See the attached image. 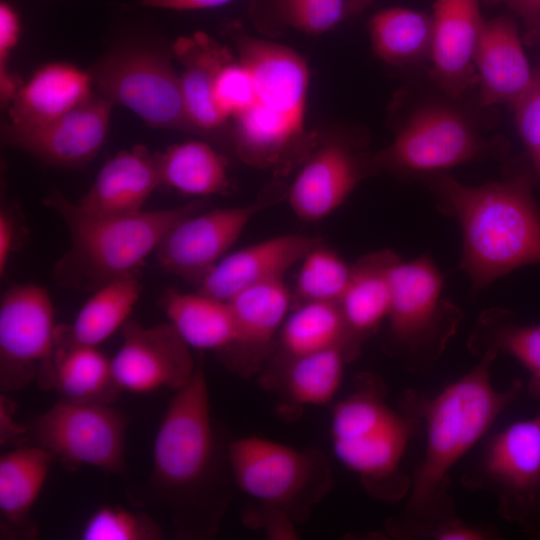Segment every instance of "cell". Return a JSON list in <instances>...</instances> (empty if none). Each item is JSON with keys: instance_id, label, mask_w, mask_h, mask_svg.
Masks as SVG:
<instances>
[{"instance_id": "6da1fadb", "label": "cell", "mask_w": 540, "mask_h": 540, "mask_svg": "<svg viewBox=\"0 0 540 540\" xmlns=\"http://www.w3.org/2000/svg\"><path fill=\"white\" fill-rule=\"evenodd\" d=\"M228 439L212 416L201 365L176 390L154 439L152 469L134 496L165 515L183 539L214 536L233 497Z\"/></svg>"}, {"instance_id": "7a4b0ae2", "label": "cell", "mask_w": 540, "mask_h": 540, "mask_svg": "<svg viewBox=\"0 0 540 540\" xmlns=\"http://www.w3.org/2000/svg\"><path fill=\"white\" fill-rule=\"evenodd\" d=\"M497 356L485 352L477 365L432 397L406 395L403 407L423 422L426 442L406 505L387 527L394 535L428 536L455 517L448 495L450 471L486 435L522 387L520 381L504 390L494 386L491 366Z\"/></svg>"}, {"instance_id": "3957f363", "label": "cell", "mask_w": 540, "mask_h": 540, "mask_svg": "<svg viewBox=\"0 0 540 540\" xmlns=\"http://www.w3.org/2000/svg\"><path fill=\"white\" fill-rule=\"evenodd\" d=\"M226 31L254 86L250 105L232 119L234 150L246 165L285 176L301 165L318 138L305 124L307 62L292 48L252 36L237 22Z\"/></svg>"}, {"instance_id": "277c9868", "label": "cell", "mask_w": 540, "mask_h": 540, "mask_svg": "<svg viewBox=\"0 0 540 540\" xmlns=\"http://www.w3.org/2000/svg\"><path fill=\"white\" fill-rule=\"evenodd\" d=\"M441 213L456 218L462 232L459 268L480 291L528 264H540V208L528 174L480 186L445 174L427 177Z\"/></svg>"}, {"instance_id": "5b68a950", "label": "cell", "mask_w": 540, "mask_h": 540, "mask_svg": "<svg viewBox=\"0 0 540 540\" xmlns=\"http://www.w3.org/2000/svg\"><path fill=\"white\" fill-rule=\"evenodd\" d=\"M44 204L61 218L70 236L69 249L53 267L54 280L61 287L94 291L112 280L136 275L169 229L206 209L207 200L196 198L172 208L98 216L81 211L54 190Z\"/></svg>"}, {"instance_id": "8992f818", "label": "cell", "mask_w": 540, "mask_h": 540, "mask_svg": "<svg viewBox=\"0 0 540 540\" xmlns=\"http://www.w3.org/2000/svg\"><path fill=\"white\" fill-rule=\"evenodd\" d=\"M420 420L384 400L381 388L364 386L339 401L330 419L332 450L337 460L358 475L374 497L394 501L410 488L401 469L409 441Z\"/></svg>"}, {"instance_id": "52a82bcc", "label": "cell", "mask_w": 540, "mask_h": 540, "mask_svg": "<svg viewBox=\"0 0 540 540\" xmlns=\"http://www.w3.org/2000/svg\"><path fill=\"white\" fill-rule=\"evenodd\" d=\"M443 281L428 254L399 259L392 269L388 345L410 371H429L462 320L460 308L443 295Z\"/></svg>"}, {"instance_id": "ba28073f", "label": "cell", "mask_w": 540, "mask_h": 540, "mask_svg": "<svg viewBox=\"0 0 540 540\" xmlns=\"http://www.w3.org/2000/svg\"><path fill=\"white\" fill-rule=\"evenodd\" d=\"M228 458L236 489L286 511L296 523L306 520L333 486L330 463L315 448L251 435L231 440Z\"/></svg>"}, {"instance_id": "9c48e42d", "label": "cell", "mask_w": 540, "mask_h": 540, "mask_svg": "<svg viewBox=\"0 0 540 540\" xmlns=\"http://www.w3.org/2000/svg\"><path fill=\"white\" fill-rule=\"evenodd\" d=\"M90 72L102 96L146 125L197 135L186 114L180 76L163 52L144 46L121 48Z\"/></svg>"}, {"instance_id": "30bf717a", "label": "cell", "mask_w": 540, "mask_h": 540, "mask_svg": "<svg viewBox=\"0 0 540 540\" xmlns=\"http://www.w3.org/2000/svg\"><path fill=\"white\" fill-rule=\"evenodd\" d=\"M128 422L110 405L61 400L28 428L37 446L66 469L87 466L106 474H123Z\"/></svg>"}, {"instance_id": "8fae6325", "label": "cell", "mask_w": 540, "mask_h": 540, "mask_svg": "<svg viewBox=\"0 0 540 540\" xmlns=\"http://www.w3.org/2000/svg\"><path fill=\"white\" fill-rule=\"evenodd\" d=\"M494 150L465 116L431 105L414 113L390 145L370 153V162L375 172L430 174L487 157Z\"/></svg>"}, {"instance_id": "7c38bea8", "label": "cell", "mask_w": 540, "mask_h": 540, "mask_svg": "<svg viewBox=\"0 0 540 540\" xmlns=\"http://www.w3.org/2000/svg\"><path fill=\"white\" fill-rule=\"evenodd\" d=\"M286 189L275 182L249 204L203 209L184 217L157 247L159 266L170 274L198 282L228 253L258 213L285 198Z\"/></svg>"}, {"instance_id": "4fadbf2b", "label": "cell", "mask_w": 540, "mask_h": 540, "mask_svg": "<svg viewBox=\"0 0 540 540\" xmlns=\"http://www.w3.org/2000/svg\"><path fill=\"white\" fill-rule=\"evenodd\" d=\"M59 326L46 288L18 284L0 301V389H23L37 379L55 349Z\"/></svg>"}, {"instance_id": "5bb4252c", "label": "cell", "mask_w": 540, "mask_h": 540, "mask_svg": "<svg viewBox=\"0 0 540 540\" xmlns=\"http://www.w3.org/2000/svg\"><path fill=\"white\" fill-rule=\"evenodd\" d=\"M475 481L497 495L500 514L524 521L540 505V413L492 435L481 454Z\"/></svg>"}, {"instance_id": "9a60e30c", "label": "cell", "mask_w": 540, "mask_h": 540, "mask_svg": "<svg viewBox=\"0 0 540 540\" xmlns=\"http://www.w3.org/2000/svg\"><path fill=\"white\" fill-rule=\"evenodd\" d=\"M373 173L370 153L360 151L345 137L318 134L285 198L300 220L318 222L337 210L358 183Z\"/></svg>"}, {"instance_id": "2e32d148", "label": "cell", "mask_w": 540, "mask_h": 540, "mask_svg": "<svg viewBox=\"0 0 540 540\" xmlns=\"http://www.w3.org/2000/svg\"><path fill=\"white\" fill-rule=\"evenodd\" d=\"M122 343L111 359L114 379L122 391L148 394L186 385L197 365L190 347L170 323L144 326L128 320Z\"/></svg>"}, {"instance_id": "e0dca14e", "label": "cell", "mask_w": 540, "mask_h": 540, "mask_svg": "<svg viewBox=\"0 0 540 540\" xmlns=\"http://www.w3.org/2000/svg\"><path fill=\"white\" fill-rule=\"evenodd\" d=\"M113 104L100 93L46 124L20 128L4 123L3 142L53 166H83L96 157L108 134Z\"/></svg>"}, {"instance_id": "ac0fdd59", "label": "cell", "mask_w": 540, "mask_h": 540, "mask_svg": "<svg viewBox=\"0 0 540 540\" xmlns=\"http://www.w3.org/2000/svg\"><path fill=\"white\" fill-rule=\"evenodd\" d=\"M432 20V77L445 93L460 97L477 84L474 59L485 21L479 0H436Z\"/></svg>"}, {"instance_id": "d6986e66", "label": "cell", "mask_w": 540, "mask_h": 540, "mask_svg": "<svg viewBox=\"0 0 540 540\" xmlns=\"http://www.w3.org/2000/svg\"><path fill=\"white\" fill-rule=\"evenodd\" d=\"M235 321L236 338L223 355L241 374L258 370L279 338L289 314L291 293L283 279L244 289L228 300Z\"/></svg>"}, {"instance_id": "ffe728a7", "label": "cell", "mask_w": 540, "mask_h": 540, "mask_svg": "<svg viewBox=\"0 0 540 540\" xmlns=\"http://www.w3.org/2000/svg\"><path fill=\"white\" fill-rule=\"evenodd\" d=\"M318 241L284 234L227 253L197 282V291L228 301L249 287L283 279Z\"/></svg>"}, {"instance_id": "44dd1931", "label": "cell", "mask_w": 540, "mask_h": 540, "mask_svg": "<svg viewBox=\"0 0 540 540\" xmlns=\"http://www.w3.org/2000/svg\"><path fill=\"white\" fill-rule=\"evenodd\" d=\"M172 53L182 66L179 76L184 106L197 136H218L229 120L216 104L215 86L222 68L235 58L233 53L201 31L177 38Z\"/></svg>"}, {"instance_id": "7402d4cb", "label": "cell", "mask_w": 540, "mask_h": 540, "mask_svg": "<svg viewBox=\"0 0 540 540\" xmlns=\"http://www.w3.org/2000/svg\"><path fill=\"white\" fill-rule=\"evenodd\" d=\"M479 103L514 104L534 73L526 57L516 23L507 17L485 20L474 59Z\"/></svg>"}, {"instance_id": "603a6c76", "label": "cell", "mask_w": 540, "mask_h": 540, "mask_svg": "<svg viewBox=\"0 0 540 540\" xmlns=\"http://www.w3.org/2000/svg\"><path fill=\"white\" fill-rule=\"evenodd\" d=\"M161 185L155 154L137 144L105 162L87 192L75 202L91 215H126L143 210Z\"/></svg>"}, {"instance_id": "cb8c5ba5", "label": "cell", "mask_w": 540, "mask_h": 540, "mask_svg": "<svg viewBox=\"0 0 540 540\" xmlns=\"http://www.w3.org/2000/svg\"><path fill=\"white\" fill-rule=\"evenodd\" d=\"M36 381L42 389L53 390L61 400L74 403L110 405L122 392L114 379L111 359L98 347L66 339L62 325L53 354Z\"/></svg>"}, {"instance_id": "d4e9b609", "label": "cell", "mask_w": 540, "mask_h": 540, "mask_svg": "<svg viewBox=\"0 0 540 540\" xmlns=\"http://www.w3.org/2000/svg\"><path fill=\"white\" fill-rule=\"evenodd\" d=\"M90 71L63 61L39 67L16 91L7 110L9 123L29 128L71 111L93 94Z\"/></svg>"}, {"instance_id": "484cf974", "label": "cell", "mask_w": 540, "mask_h": 540, "mask_svg": "<svg viewBox=\"0 0 540 540\" xmlns=\"http://www.w3.org/2000/svg\"><path fill=\"white\" fill-rule=\"evenodd\" d=\"M53 457L39 446H18L0 456V535L33 539L38 528L30 517Z\"/></svg>"}, {"instance_id": "4316f807", "label": "cell", "mask_w": 540, "mask_h": 540, "mask_svg": "<svg viewBox=\"0 0 540 540\" xmlns=\"http://www.w3.org/2000/svg\"><path fill=\"white\" fill-rule=\"evenodd\" d=\"M400 257L384 249L351 265L338 305L353 339L360 345L387 320L392 299L391 272Z\"/></svg>"}, {"instance_id": "83f0119b", "label": "cell", "mask_w": 540, "mask_h": 540, "mask_svg": "<svg viewBox=\"0 0 540 540\" xmlns=\"http://www.w3.org/2000/svg\"><path fill=\"white\" fill-rule=\"evenodd\" d=\"M169 323L190 347L222 355L234 345L235 321L228 301L199 291L168 290L163 297Z\"/></svg>"}, {"instance_id": "f1b7e54d", "label": "cell", "mask_w": 540, "mask_h": 540, "mask_svg": "<svg viewBox=\"0 0 540 540\" xmlns=\"http://www.w3.org/2000/svg\"><path fill=\"white\" fill-rule=\"evenodd\" d=\"M155 156L161 185L202 199L231 189L227 160L205 141L174 144Z\"/></svg>"}, {"instance_id": "f546056e", "label": "cell", "mask_w": 540, "mask_h": 540, "mask_svg": "<svg viewBox=\"0 0 540 540\" xmlns=\"http://www.w3.org/2000/svg\"><path fill=\"white\" fill-rule=\"evenodd\" d=\"M282 358L345 348L354 358L360 345L351 336L338 303L306 301L290 312L279 334Z\"/></svg>"}, {"instance_id": "4dcf8cb0", "label": "cell", "mask_w": 540, "mask_h": 540, "mask_svg": "<svg viewBox=\"0 0 540 540\" xmlns=\"http://www.w3.org/2000/svg\"><path fill=\"white\" fill-rule=\"evenodd\" d=\"M468 348L477 356L491 351L516 359L530 374V394L540 399V324H519L505 309H487L478 317Z\"/></svg>"}, {"instance_id": "1f68e13d", "label": "cell", "mask_w": 540, "mask_h": 540, "mask_svg": "<svg viewBox=\"0 0 540 540\" xmlns=\"http://www.w3.org/2000/svg\"><path fill=\"white\" fill-rule=\"evenodd\" d=\"M141 295V284L136 275L112 280L99 288L84 303L74 322L62 326L69 341L98 347L129 320Z\"/></svg>"}, {"instance_id": "d6a6232c", "label": "cell", "mask_w": 540, "mask_h": 540, "mask_svg": "<svg viewBox=\"0 0 540 540\" xmlns=\"http://www.w3.org/2000/svg\"><path fill=\"white\" fill-rule=\"evenodd\" d=\"M352 358L342 347L282 358L278 383L286 400L298 406L329 403L341 387L346 362Z\"/></svg>"}, {"instance_id": "836d02e7", "label": "cell", "mask_w": 540, "mask_h": 540, "mask_svg": "<svg viewBox=\"0 0 540 540\" xmlns=\"http://www.w3.org/2000/svg\"><path fill=\"white\" fill-rule=\"evenodd\" d=\"M368 29L374 54L387 64L403 66L430 57L432 15L390 7L374 14Z\"/></svg>"}, {"instance_id": "e575fe53", "label": "cell", "mask_w": 540, "mask_h": 540, "mask_svg": "<svg viewBox=\"0 0 540 540\" xmlns=\"http://www.w3.org/2000/svg\"><path fill=\"white\" fill-rule=\"evenodd\" d=\"M295 294L300 302L338 303L348 284L351 265L318 241L301 259Z\"/></svg>"}, {"instance_id": "d590c367", "label": "cell", "mask_w": 540, "mask_h": 540, "mask_svg": "<svg viewBox=\"0 0 540 540\" xmlns=\"http://www.w3.org/2000/svg\"><path fill=\"white\" fill-rule=\"evenodd\" d=\"M80 536L82 540H159L163 530L148 513L104 505L88 518Z\"/></svg>"}, {"instance_id": "8d00e7d4", "label": "cell", "mask_w": 540, "mask_h": 540, "mask_svg": "<svg viewBox=\"0 0 540 540\" xmlns=\"http://www.w3.org/2000/svg\"><path fill=\"white\" fill-rule=\"evenodd\" d=\"M275 10L283 23L312 36L351 17L349 0H275Z\"/></svg>"}, {"instance_id": "74e56055", "label": "cell", "mask_w": 540, "mask_h": 540, "mask_svg": "<svg viewBox=\"0 0 540 540\" xmlns=\"http://www.w3.org/2000/svg\"><path fill=\"white\" fill-rule=\"evenodd\" d=\"M253 88L248 68L237 57L222 68L216 81L215 100L228 120H232L250 105Z\"/></svg>"}, {"instance_id": "f35d334b", "label": "cell", "mask_w": 540, "mask_h": 540, "mask_svg": "<svg viewBox=\"0 0 540 540\" xmlns=\"http://www.w3.org/2000/svg\"><path fill=\"white\" fill-rule=\"evenodd\" d=\"M513 105L517 131L531 154L540 147V70Z\"/></svg>"}, {"instance_id": "ab89813d", "label": "cell", "mask_w": 540, "mask_h": 540, "mask_svg": "<svg viewBox=\"0 0 540 540\" xmlns=\"http://www.w3.org/2000/svg\"><path fill=\"white\" fill-rule=\"evenodd\" d=\"M242 512L244 523L254 529H261L270 539L292 540L298 538L297 524L284 510L259 502L251 503Z\"/></svg>"}, {"instance_id": "60d3db41", "label": "cell", "mask_w": 540, "mask_h": 540, "mask_svg": "<svg viewBox=\"0 0 540 540\" xmlns=\"http://www.w3.org/2000/svg\"><path fill=\"white\" fill-rule=\"evenodd\" d=\"M20 19L14 8L6 2L0 4V78L10 74L7 59L20 38Z\"/></svg>"}, {"instance_id": "b9f144b4", "label": "cell", "mask_w": 540, "mask_h": 540, "mask_svg": "<svg viewBox=\"0 0 540 540\" xmlns=\"http://www.w3.org/2000/svg\"><path fill=\"white\" fill-rule=\"evenodd\" d=\"M489 4H504L515 12L525 27V42L540 43V0H486Z\"/></svg>"}, {"instance_id": "7bdbcfd3", "label": "cell", "mask_w": 540, "mask_h": 540, "mask_svg": "<svg viewBox=\"0 0 540 540\" xmlns=\"http://www.w3.org/2000/svg\"><path fill=\"white\" fill-rule=\"evenodd\" d=\"M15 406L6 393L0 394V443L1 445L21 444L28 429L14 419Z\"/></svg>"}, {"instance_id": "ee69618b", "label": "cell", "mask_w": 540, "mask_h": 540, "mask_svg": "<svg viewBox=\"0 0 540 540\" xmlns=\"http://www.w3.org/2000/svg\"><path fill=\"white\" fill-rule=\"evenodd\" d=\"M428 536L438 540H478L487 538L488 533L454 517L437 525Z\"/></svg>"}, {"instance_id": "f6af8a7d", "label": "cell", "mask_w": 540, "mask_h": 540, "mask_svg": "<svg viewBox=\"0 0 540 540\" xmlns=\"http://www.w3.org/2000/svg\"><path fill=\"white\" fill-rule=\"evenodd\" d=\"M15 223L7 210L0 212V275H5L15 243Z\"/></svg>"}, {"instance_id": "bcb514c9", "label": "cell", "mask_w": 540, "mask_h": 540, "mask_svg": "<svg viewBox=\"0 0 540 540\" xmlns=\"http://www.w3.org/2000/svg\"><path fill=\"white\" fill-rule=\"evenodd\" d=\"M233 0H140L145 7L169 10H197L222 6Z\"/></svg>"}, {"instance_id": "7dc6e473", "label": "cell", "mask_w": 540, "mask_h": 540, "mask_svg": "<svg viewBox=\"0 0 540 540\" xmlns=\"http://www.w3.org/2000/svg\"><path fill=\"white\" fill-rule=\"evenodd\" d=\"M374 0H349L350 16L362 13Z\"/></svg>"}, {"instance_id": "c3c4849f", "label": "cell", "mask_w": 540, "mask_h": 540, "mask_svg": "<svg viewBox=\"0 0 540 540\" xmlns=\"http://www.w3.org/2000/svg\"><path fill=\"white\" fill-rule=\"evenodd\" d=\"M537 176L540 179V147L530 154Z\"/></svg>"}]
</instances>
